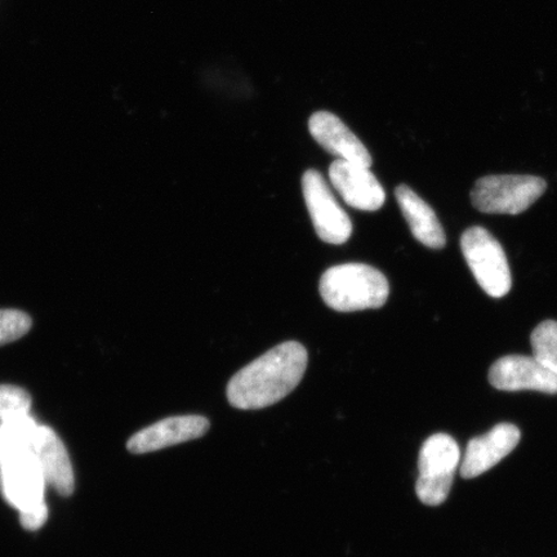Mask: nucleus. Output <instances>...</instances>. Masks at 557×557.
Here are the masks:
<instances>
[{"instance_id": "15", "label": "nucleus", "mask_w": 557, "mask_h": 557, "mask_svg": "<svg viewBox=\"0 0 557 557\" xmlns=\"http://www.w3.org/2000/svg\"><path fill=\"white\" fill-rule=\"evenodd\" d=\"M39 424L29 414L17 420L0 422V465L33 451Z\"/></svg>"}, {"instance_id": "12", "label": "nucleus", "mask_w": 557, "mask_h": 557, "mask_svg": "<svg viewBox=\"0 0 557 557\" xmlns=\"http://www.w3.org/2000/svg\"><path fill=\"white\" fill-rule=\"evenodd\" d=\"M310 134L330 154L371 169L372 156L354 132L330 111H317L309 121Z\"/></svg>"}, {"instance_id": "13", "label": "nucleus", "mask_w": 557, "mask_h": 557, "mask_svg": "<svg viewBox=\"0 0 557 557\" xmlns=\"http://www.w3.org/2000/svg\"><path fill=\"white\" fill-rule=\"evenodd\" d=\"M33 455L39 465L46 484L61 496H72L75 487L74 470L65 444L51 428L40 426L33 444Z\"/></svg>"}, {"instance_id": "1", "label": "nucleus", "mask_w": 557, "mask_h": 557, "mask_svg": "<svg viewBox=\"0 0 557 557\" xmlns=\"http://www.w3.org/2000/svg\"><path fill=\"white\" fill-rule=\"evenodd\" d=\"M308 350L296 341H288L271 348L230 380V404L243 410L274 406L299 385L308 368Z\"/></svg>"}, {"instance_id": "5", "label": "nucleus", "mask_w": 557, "mask_h": 557, "mask_svg": "<svg viewBox=\"0 0 557 557\" xmlns=\"http://www.w3.org/2000/svg\"><path fill=\"white\" fill-rule=\"evenodd\" d=\"M461 249L480 287L493 298L510 292L512 277L503 246L484 227L473 226L462 235Z\"/></svg>"}, {"instance_id": "6", "label": "nucleus", "mask_w": 557, "mask_h": 557, "mask_svg": "<svg viewBox=\"0 0 557 557\" xmlns=\"http://www.w3.org/2000/svg\"><path fill=\"white\" fill-rule=\"evenodd\" d=\"M302 191L310 218L320 239L341 246L352 234L350 218L334 198L323 174L309 170L302 176Z\"/></svg>"}, {"instance_id": "16", "label": "nucleus", "mask_w": 557, "mask_h": 557, "mask_svg": "<svg viewBox=\"0 0 557 557\" xmlns=\"http://www.w3.org/2000/svg\"><path fill=\"white\" fill-rule=\"evenodd\" d=\"M533 358L557 374V322L546 320L532 333Z\"/></svg>"}, {"instance_id": "8", "label": "nucleus", "mask_w": 557, "mask_h": 557, "mask_svg": "<svg viewBox=\"0 0 557 557\" xmlns=\"http://www.w3.org/2000/svg\"><path fill=\"white\" fill-rule=\"evenodd\" d=\"M487 379L491 385L500 392L533 389L543 394H557V374L533 357L510 355L500 358L491 367Z\"/></svg>"}, {"instance_id": "14", "label": "nucleus", "mask_w": 557, "mask_h": 557, "mask_svg": "<svg viewBox=\"0 0 557 557\" xmlns=\"http://www.w3.org/2000/svg\"><path fill=\"white\" fill-rule=\"evenodd\" d=\"M395 197L414 238L429 248H444L447 238L434 209L407 185L396 187Z\"/></svg>"}, {"instance_id": "4", "label": "nucleus", "mask_w": 557, "mask_h": 557, "mask_svg": "<svg viewBox=\"0 0 557 557\" xmlns=\"http://www.w3.org/2000/svg\"><path fill=\"white\" fill-rule=\"evenodd\" d=\"M461 459L458 444L448 434H435L423 443L418 470L416 493L421 503L438 506L447 500L455 473Z\"/></svg>"}, {"instance_id": "17", "label": "nucleus", "mask_w": 557, "mask_h": 557, "mask_svg": "<svg viewBox=\"0 0 557 557\" xmlns=\"http://www.w3.org/2000/svg\"><path fill=\"white\" fill-rule=\"evenodd\" d=\"M32 396L23 387L0 385V422L30 414Z\"/></svg>"}, {"instance_id": "9", "label": "nucleus", "mask_w": 557, "mask_h": 557, "mask_svg": "<svg viewBox=\"0 0 557 557\" xmlns=\"http://www.w3.org/2000/svg\"><path fill=\"white\" fill-rule=\"evenodd\" d=\"M330 178L347 206L360 211L374 212L385 205V190L366 166L337 159L330 166Z\"/></svg>"}, {"instance_id": "10", "label": "nucleus", "mask_w": 557, "mask_h": 557, "mask_svg": "<svg viewBox=\"0 0 557 557\" xmlns=\"http://www.w3.org/2000/svg\"><path fill=\"white\" fill-rule=\"evenodd\" d=\"M209 421L203 416H177L164 418L151 426L138 431L129 438L127 448L134 455L157 451L205 436Z\"/></svg>"}, {"instance_id": "18", "label": "nucleus", "mask_w": 557, "mask_h": 557, "mask_svg": "<svg viewBox=\"0 0 557 557\" xmlns=\"http://www.w3.org/2000/svg\"><path fill=\"white\" fill-rule=\"evenodd\" d=\"M33 326V320L20 310H0V346L15 343L24 337Z\"/></svg>"}, {"instance_id": "7", "label": "nucleus", "mask_w": 557, "mask_h": 557, "mask_svg": "<svg viewBox=\"0 0 557 557\" xmlns=\"http://www.w3.org/2000/svg\"><path fill=\"white\" fill-rule=\"evenodd\" d=\"M46 480L33 451L0 465V491L18 511L45 504Z\"/></svg>"}, {"instance_id": "19", "label": "nucleus", "mask_w": 557, "mask_h": 557, "mask_svg": "<svg viewBox=\"0 0 557 557\" xmlns=\"http://www.w3.org/2000/svg\"><path fill=\"white\" fill-rule=\"evenodd\" d=\"M48 518V508L46 503L32 507L29 510L20 511L21 524L26 531L35 532L45 525Z\"/></svg>"}, {"instance_id": "11", "label": "nucleus", "mask_w": 557, "mask_h": 557, "mask_svg": "<svg viewBox=\"0 0 557 557\" xmlns=\"http://www.w3.org/2000/svg\"><path fill=\"white\" fill-rule=\"evenodd\" d=\"M520 430L512 423H499L483 436L471 438L461 465V476L483 475L518 447Z\"/></svg>"}, {"instance_id": "2", "label": "nucleus", "mask_w": 557, "mask_h": 557, "mask_svg": "<svg viewBox=\"0 0 557 557\" xmlns=\"http://www.w3.org/2000/svg\"><path fill=\"white\" fill-rule=\"evenodd\" d=\"M319 288L326 306L338 312L380 309L389 295L386 276L366 263H345L326 270Z\"/></svg>"}, {"instance_id": "3", "label": "nucleus", "mask_w": 557, "mask_h": 557, "mask_svg": "<svg viewBox=\"0 0 557 557\" xmlns=\"http://www.w3.org/2000/svg\"><path fill=\"white\" fill-rule=\"evenodd\" d=\"M547 189L546 181L528 174H497L476 181L472 206L483 213L520 214Z\"/></svg>"}]
</instances>
